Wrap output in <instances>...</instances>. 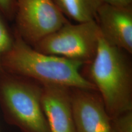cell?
Masks as SVG:
<instances>
[{
  "instance_id": "8992f818",
  "label": "cell",
  "mask_w": 132,
  "mask_h": 132,
  "mask_svg": "<svg viewBox=\"0 0 132 132\" xmlns=\"http://www.w3.org/2000/svg\"><path fill=\"white\" fill-rule=\"evenodd\" d=\"M77 132H111V118L96 90L71 88Z\"/></svg>"
},
{
  "instance_id": "277c9868",
  "label": "cell",
  "mask_w": 132,
  "mask_h": 132,
  "mask_svg": "<svg viewBox=\"0 0 132 132\" xmlns=\"http://www.w3.org/2000/svg\"><path fill=\"white\" fill-rule=\"evenodd\" d=\"M101 37L95 20L64 24L33 48L42 53L77 61L85 65L94 58Z\"/></svg>"
},
{
  "instance_id": "52a82bcc",
  "label": "cell",
  "mask_w": 132,
  "mask_h": 132,
  "mask_svg": "<svg viewBox=\"0 0 132 132\" xmlns=\"http://www.w3.org/2000/svg\"><path fill=\"white\" fill-rule=\"evenodd\" d=\"M95 21L102 39L110 45L132 54V6L103 3L97 10Z\"/></svg>"
},
{
  "instance_id": "3957f363",
  "label": "cell",
  "mask_w": 132,
  "mask_h": 132,
  "mask_svg": "<svg viewBox=\"0 0 132 132\" xmlns=\"http://www.w3.org/2000/svg\"><path fill=\"white\" fill-rule=\"evenodd\" d=\"M42 93L36 81L6 72L0 75V108L6 122L21 132H50Z\"/></svg>"
},
{
  "instance_id": "7a4b0ae2",
  "label": "cell",
  "mask_w": 132,
  "mask_h": 132,
  "mask_svg": "<svg viewBox=\"0 0 132 132\" xmlns=\"http://www.w3.org/2000/svg\"><path fill=\"white\" fill-rule=\"evenodd\" d=\"M14 44L1 59L4 72L30 78L41 85L96 90L82 77L81 62L37 52L14 30Z\"/></svg>"
},
{
  "instance_id": "6da1fadb",
  "label": "cell",
  "mask_w": 132,
  "mask_h": 132,
  "mask_svg": "<svg viewBox=\"0 0 132 132\" xmlns=\"http://www.w3.org/2000/svg\"><path fill=\"white\" fill-rule=\"evenodd\" d=\"M131 55L101 37L94 58L81 70L98 92L110 118L132 110Z\"/></svg>"
},
{
  "instance_id": "5b68a950",
  "label": "cell",
  "mask_w": 132,
  "mask_h": 132,
  "mask_svg": "<svg viewBox=\"0 0 132 132\" xmlns=\"http://www.w3.org/2000/svg\"><path fill=\"white\" fill-rule=\"evenodd\" d=\"M14 31L33 47L69 20L52 0H18Z\"/></svg>"
},
{
  "instance_id": "4fadbf2b",
  "label": "cell",
  "mask_w": 132,
  "mask_h": 132,
  "mask_svg": "<svg viewBox=\"0 0 132 132\" xmlns=\"http://www.w3.org/2000/svg\"><path fill=\"white\" fill-rule=\"evenodd\" d=\"M102 3L119 6H132V0H101Z\"/></svg>"
},
{
  "instance_id": "8fae6325",
  "label": "cell",
  "mask_w": 132,
  "mask_h": 132,
  "mask_svg": "<svg viewBox=\"0 0 132 132\" xmlns=\"http://www.w3.org/2000/svg\"><path fill=\"white\" fill-rule=\"evenodd\" d=\"M111 132H132V110L111 118Z\"/></svg>"
},
{
  "instance_id": "ba28073f",
  "label": "cell",
  "mask_w": 132,
  "mask_h": 132,
  "mask_svg": "<svg viewBox=\"0 0 132 132\" xmlns=\"http://www.w3.org/2000/svg\"><path fill=\"white\" fill-rule=\"evenodd\" d=\"M41 104L50 132H77L70 87L42 85Z\"/></svg>"
},
{
  "instance_id": "9c48e42d",
  "label": "cell",
  "mask_w": 132,
  "mask_h": 132,
  "mask_svg": "<svg viewBox=\"0 0 132 132\" xmlns=\"http://www.w3.org/2000/svg\"><path fill=\"white\" fill-rule=\"evenodd\" d=\"M67 19L76 23L95 20L101 0H52Z\"/></svg>"
},
{
  "instance_id": "30bf717a",
  "label": "cell",
  "mask_w": 132,
  "mask_h": 132,
  "mask_svg": "<svg viewBox=\"0 0 132 132\" xmlns=\"http://www.w3.org/2000/svg\"><path fill=\"white\" fill-rule=\"evenodd\" d=\"M7 20L0 11V75L5 72L1 65L3 56L11 48L14 42V32L8 26Z\"/></svg>"
},
{
  "instance_id": "7c38bea8",
  "label": "cell",
  "mask_w": 132,
  "mask_h": 132,
  "mask_svg": "<svg viewBox=\"0 0 132 132\" xmlns=\"http://www.w3.org/2000/svg\"><path fill=\"white\" fill-rule=\"evenodd\" d=\"M17 1L18 0H0V11L7 20H14Z\"/></svg>"
}]
</instances>
